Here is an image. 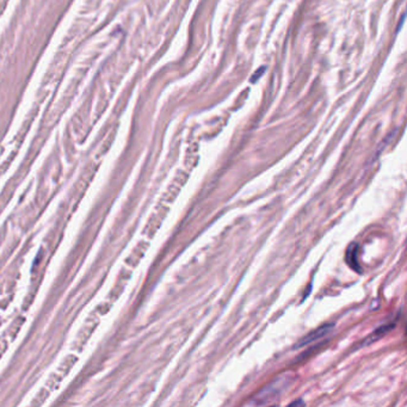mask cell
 <instances>
[{"label":"cell","instance_id":"obj_4","mask_svg":"<svg viewBox=\"0 0 407 407\" xmlns=\"http://www.w3.org/2000/svg\"><path fill=\"white\" fill-rule=\"evenodd\" d=\"M357 245L356 244H352L351 246H350L349 248H347L346 251V261L347 263H349L350 266L352 267V269H355L356 271H361V269L358 267V262H357V256H356V253H357Z\"/></svg>","mask_w":407,"mask_h":407},{"label":"cell","instance_id":"obj_1","mask_svg":"<svg viewBox=\"0 0 407 407\" xmlns=\"http://www.w3.org/2000/svg\"><path fill=\"white\" fill-rule=\"evenodd\" d=\"M285 380H276V381L271 382L269 386L264 387V389H262L258 394L256 395V398H253V404L256 405H263V404H267L269 401H271L272 399H275L276 396H278L282 393L283 388H285Z\"/></svg>","mask_w":407,"mask_h":407},{"label":"cell","instance_id":"obj_2","mask_svg":"<svg viewBox=\"0 0 407 407\" xmlns=\"http://www.w3.org/2000/svg\"><path fill=\"white\" fill-rule=\"evenodd\" d=\"M332 328H333V325H331V324H326V325H323L321 327L317 328L315 331H312L309 334H307L306 337H304L301 341L297 343V344L295 345V349H300V347L309 345L310 343L320 341L321 338H324V337L327 336V334L330 333V332L332 331Z\"/></svg>","mask_w":407,"mask_h":407},{"label":"cell","instance_id":"obj_3","mask_svg":"<svg viewBox=\"0 0 407 407\" xmlns=\"http://www.w3.org/2000/svg\"><path fill=\"white\" fill-rule=\"evenodd\" d=\"M394 325H395V321H388V323H385V324H382V325H380L379 327L375 328L373 333H371L370 336L366 339L364 344L366 345V344H370V343H373L375 341H379L381 337H384L385 334H387L388 332L392 330V328L394 327Z\"/></svg>","mask_w":407,"mask_h":407},{"label":"cell","instance_id":"obj_5","mask_svg":"<svg viewBox=\"0 0 407 407\" xmlns=\"http://www.w3.org/2000/svg\"><path fill=\"white\" fill-rule=\"evenodd\" d=\"M301 404H302V405H304V401H302V400H297V401H294V403H290V405L291 406H294V405H301Z\"/></svg>","mask_w":407,"mask_h":407}]
</instances>
